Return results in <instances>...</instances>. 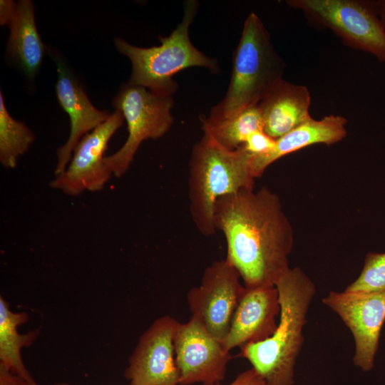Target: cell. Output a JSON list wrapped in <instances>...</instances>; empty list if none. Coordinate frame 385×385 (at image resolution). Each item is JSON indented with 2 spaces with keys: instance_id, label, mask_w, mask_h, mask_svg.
I'll use <instances>...</instances> for the list:
<instances>
[{
  "instance_id": "obj_19",
  "label": "cell",
  "mask_w": 385,
  "mask_h": 385,
  "mask_svg": "<svg viewBox=\"0 0 385 385\" xmlns=\"http://www.w3.org/2000/svg\"><path fill=\"white\" fill-rule=\"evenodd\" d=\"M200 120L203 132L210 133L220 144L230 150L241 147L254 132L263 130V120L258 105L215 123L206 122L202 116Z\"/></svg>"
},
{
  "instance_id": "obj_27",
  "label": "cell",
  "mask_w": 385,
  "mask_h": 385,
  "mask_svg": "<svg viewBox=\"0 0 385 385\" xmlns=\"http://www.w3.org/2000/svg\"><path fill=\"white\" fill-rule=\"evenodd\" d=\"M26 385H38V384H36L33 379L31 380V381H26Z\"/></svg>"
},
{
  "instance_id": "obj_6",
  "label": "cell",
  "mask_w": 385,
  "mask_h": 385,
  "mask_svg": "<svg viewBox=\"0 0 385 385\" xmlns=\"http://www.w3.org/2000/svg\"><path fill=\"white\" fill-rule=\"evenodd\" d=\"M313 26L330 29L343 43L385 63V26L376 1L288 0Z\"/></svg>"
},
{
  "instance_id": "obj_15",
  "label": "cell",
  "mask_w": 385,
  "mask_h": 385,
  "mask_svg": "<svg viewBox=\"0 0 385 385\" xmlns=\"http://www.w3.org/2000/svg\"><path fill=\"white\" fill-rule=\"evenodd\" d=\"M346 123L344 117L332 114L320 120L309 118L277 139L274 149L268 154L257 157L251 155L254 178L262 176L270 165L286 155L314 144L329 145L342 140L347 134Z\"/></svg>"
},
{
  "instance_id": "obj_12",
  "label": "cell",
  "mask_w": 385,
  "mask_h": 385,
  "mask_svg": "<svg viewBox=\"0 0 385 385\" xmlns=\"http://www.w3.org/2000/svg\"><path fill=\"white\" fill-rule=\"evenodd\" d=\"M178 324L164 315L141 334L125 371L129 385H179L173 345Z\"/></svg>"
},
{
  "instance_id": "obj_4",
  "label": "cell",
  "mask_w": 385,
  "mask_h": 385,
  "mask_svg": "<svg viewBox=\"0 0 385 385\" xmlns=\"http://www.w3.org/2000/svg\"><path fill=\"white\" fill-rule=\"evenodd\" d=\"M252 155L242 147L230 150L210 133L192 148L189 163V209L200 233L213 235V208L220 197L242 189H253Z\"/></svg>"
},
{
  "instance_id": "obj_23",
  "label": "cell",
  "mask_w": 385,
  "mask_h": 385,
  "mask_svg": "<svg viewBox=\"0 0 385 385\" xmlns=\"http://www.w3.org/2000/svg\"><path fill=\"white\" fill-rule=\"evenodd\" d=\"M212 385H222L220 383ZM227 385H270L267 381L252 367L240 373L233 381Z\"/></svg>"
},
{
  "instance_id": "obj_14",
  "label": "cell",
  "mask_w": 385,
  "mask_h": 385,
  "mask_svg": "<svg viewBox=\"0 0 385 385\" xmlns=\"http://www.w3.org/2000/svg\"><path fill=\"white\" fill-rule=\"evenodd\" d=\"M58 78L56 93L61 107L70 119V133L67 141L57 150L55 176L61 174L71 158L73 149L87 133L103 123L111 115L106 111L96 108L85 90L63 63L55 58Z\"/></svg>"
},
{
  "instance_id": "obj_24",
  "label": "cell",
  "mask_w": 385,
  "mask_h": 385,
  "mask_svg": "<svg viewBox=\"0 0 385 385\" xmlns=\"http://www.w3.org/2000/svg\"><path fill=\"white\" fill-rule=\"evenodd\" d=\"M17 3L11 0L0 1V25L4 26L9 24L16 9Z\"/></svg>"
},
{
  "instance_id": "obj_28",
  "label": "cell",
  "mask_w": 385,
  "mask_h": 385,
  "mask_svg": "<svg viewBox=\"0 0 385 385\" xmlns=\"http://www.w3.org/2000/svg\"><path fill=\"white\" fill-rule=\"evenodd\" d=\"M54 385H70V384H66V383H57V384H56Z\"/></svg>"
},
{
  "instance_id": "obj_17",
  "label": "cell",
  "mask_w": 385,
  "mask_h": 385,
  "mask_svg": "<svg viewBox=\"0 0 385 385\" xmlns=\"http://www.w3.org/2000/svg\"><path fill=\"white\" fill-rule=\"evenodd\" d=\"M9 27L7 51L24 73L32 77L42 63L46 48L37 29L31 1L17 2Z\"/></svg>"
},
{
  "instance_id": "obj_10",
  "label": "cell",
  "mask_w": 385,
  "mask_h": 385,
  "mask_svg": "<svg viewBox=\"0 0 385 385\" xmlns=\"http://www.w3.org/2000/svg\"><path fill=\"white\" fill-rule=\"evenodd\" d=\"M124 120L122 112L115 110L103 123L85 135L76 145L65 170L55 176L50 186L71 196L101 190L113 175L104 154Z\"/></svg>"
},
{
  "instance_id": "obj_9",
  "label": "cell",
  "mask_w": 385,
  "mask_h": 385,
  "mask_svg": "<svg viewBox=\"0 0 385 385\" xmlns=\"http://www.w3.org/2000/svg\"><path fill=\"white\" fill-rule=\"evenodd\" d=\"M173 345L179 385H212L224 379L232 359L230 351L197 319L191 316L179 322Z\"/></svg>"
},
{
  "instance_id": "obj_7",
  "label": "cell",
  "mask_w": 385,
  "mask_h": 385,
  "mask_svg": "<svg viewBox=\"0 0 385 385\" xmlns=\"http://www.w3.org/2000/svg\"><path fill=\"white\" fill-rule=\"evenodd\" d=\"M173 104L172 96L142 86L127 83L119 89L113 105L122 112L128 133L121 148L105 158L113 175L119 178L125 173L144 140L159 138L170 129L174 122Z\"/></svg>"
},
{
  "instance_id": "obj_5",
  "label": "cell",
  "mask_w": 385,
  "mask_h": 385,
  "mask_svg": "<svg viewBox=\"0 0 385 385\" xmlns=\"http://www.w3.org/2000/svg\"><path fill=\"white\" fill-rule=\"evenodd\" d=\"M197 9V1H185L181 22L169 36H159L160 46L138 47L123 38H115L116 49L131 62L132 73L128 83L144 87L159 95L173 96L178 86L173 79L177 73L197 66L206 68L215 73L220 71L217 60L199 51L190 39V26Z\"/></svg>"
},
{
  "instance_id": "obj_2",
  "label": "cell",
  "mask_w": 385,
  "mask_h": 385,
  "mask_svg": "<svg viewBox=\"0 0 385 385\" xmlns=\"http://www.w3.org/2000/svg\"><path fill=\"white\" fill-rule=\"evenodd\" d=\"M275 286L280 304L276 330L267 339L242 347L240 356L248 360L270 385H292L304 342L303 329L316 287L299 267H289Z\"/></svg>"
},
{
  "instance_id": "obj_21",
  "label": "cell",
  "mask_w": 385,
  "mask_h": 385,
  "mask_svg": "<svg viewBox=\"0 0 385 385\" xmlns=\"http://www.w3.org/2000/svg\"><path fill=\"white\" fill-rule=\"evenodd\" d=\"M345 291L362 293L385 292V253H368L360 274Z\"/></svg>"
},
{
  "instance_id": "obj_8",
  "label": "cell",
  "mask_w": 385,
  "mask_h": 385,
  "mask_svg": "<svg viewBox=\"0 0 385 385\" xmlns=\"http://www.w3.org/2000/svg\"><path fill=\"white\" fill-rule=\"evenodd\" d=\"M240 278L225 259L216 260L205 269L200 285L187 293L191 316L222 342L245 289Z\"/></svg>"
},
{
  "instance_id": "obj_3",
  "label": "cell",
  "mask_w": 385,
  "mask_h": 385,
  "mask_svg": "<svg viewBox=\"0 0 385 385\" xmlns=\"http://www.w3.org/2000/svg\"><path fill=\"white\" fill-rule=\"evenodd\" d=\"M284 68L285 63L274 50L262 20L255 13H250L233 54L225 95L212 108L208 117H202L206 122L215 123L257 106L283 79Z\"/></svg>"
},
{
  "instance_id": "obj_25",
  "label": "cell",
  "mask_w": 385,
  "mask_h": 385,
  "mask_svg": "<svg viewBox=\"0 0 385 385\" xmlns=\"http://www.w3.org/2000/svg\"><path fill=\"white\" fill-rule=\"evenodd\" d=\"M26 381L20 376L0 366V385H26Z\"/></svg>"
},
{
  "instance_id": "obj_22",
  "label": "cell",
  "mask_w": 385,
  "mask_h": 385,
  "mask_svg": "<svg viewBox=\"0 0 385 385\" xmlns=\"http://www.w3.org/2000/svg\"><path fill=\"white\" fill-rule=\"evenodd\" d=\"M276 145V140L264 130L252 133L242 145L247 152L255 157L262 156L270 153Z\"/></svg>"
},
{
  "instance_id": "obj_20",
  "label": "cell",
  "mask_w": 385,
  "mask_h": 385,
  "mask_svg": "<svg viewBox=\"0 0 385 385\" xmlns=\"http://www.w3.org/2000/svg\"><path fill=\"white\" fill-rule=\"evenodd\" d=\"M35 140L32 130L16 120L6 108L0 92V163L5 168H16L19 157L26 153Z\"/></svg>"
},
{
  "instance_id": "obj_18",
  "label": "cell",
  "mask_w": 385,
  "mask_h": 385,
  "mask_svg": "<svg viewBox=\"0 0 385 385\" xmlns=\"http://www.w3.org/2000/svg\"><path fill=\"white\" fill-rule=\"evenodd\" d=\"M28 319L26 312H12L9 303L0 297V366L26 381H31L33 379L23 362L21 351L23 347L34 342L39 330L20 334L17 329Z\"/></svg>"
},
{
  "instance_id": "obj_1",
  "label": "cell",
  "mask_w": 385,
  "mask_h": 385,
  "mask_svg": "<svg viewBox=\"0 0 385 385\" xmlns=\"http://www.w3.org/2000/svg\"><path fill=\"white\" fill-rule=\"evenodd\" d=\"M213 223L227 242L225 260L246 287L274 285L289 268L293 230L279 197L267 187L217 199Z\"/></svg>"
},
{
  "instance_id": "obj_26",
  "label": "cell",
  "mask_w": 385,
  "mask_h": 385,
  "mask_svg": "<svg viewBox=\"0 0 385 385\" xmlns=\"http://www.w3.org/2000/svg\"><path fill=\"white\" fill-rule=\"evenodd\" d=\"M380 19L385 26V0L376 1Z\"/></svg>"
},
{
  "instance_id": "obj_13",
  "label": "cell",
  "mask_w": 385,
  "mask_h": 385,
  "mask_svg": "<svg viewBox=\"0 0 385 385\" xmlns=\"http://www.w3.org/2000/svg\"><path fill=\"white\" fill-rule=\"evenodd\" d=\"M279 313L276 286L245 287L222 341L224 346L230 351L270 337L277 327L276 319Z\"/></svg>"
},
{
  "instance_id": "obj_11",
  "label": "cell",
  "mask_w": 385,
  "mask_h": 385,
  "mask_svg": "<svg viewBox=\"0 0 385 385\" xmlns=\"http://www.w3.org/2000/svg\"><path fill=\"white\" fill-rule=\"evenodd\" d=\"M322 302L341 318L351 332L355 343L354 364L364 371H371L385 322V292L331 291Z\"/></svg>"
},
{
  "instance_id": "obj_16",
  "label": "cell",
  "mask_w": 385,
  "mask_h": 385,
  "mask_svg": "<svg viewBox=\"0 0 385 385\" xmlns=\"http://www.w3.org/2000/svg\"><path fill=\"white\" fill-rule=\"evenodd\" d=\"M308 88L284 78L260 102L263 130L277 140L311 118Z\"/></svg>"
}]
</instances>
